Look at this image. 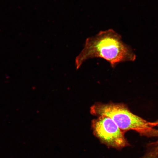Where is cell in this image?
Masks as SVG:
<instances>
[{"instance_id": "6da1fadb", "label": "cell", "mask_w": 158, "mask_h": 158, "mask_svg": "<svg viewBox=\"0 0 158 158\" xmlns=\"http://www.w3.org/2000/svg\"><path fill=\"white\" fill-rule=\"evenodd\" d=\"M128 55V49L120 40L119 35L109 30L86 40L84 49L76 57L75 64L78 69L88 59L100 58L114 65L124 60Z\"/></svg>"}, {"instance_id": "7a4b0ae2", "label": "cell", "mask_w": 158, "mask_h": 158, "mask_svg": "<svg viewBox=\"0 0 158 158\" xmlns=\"http://www.w3.org/2000/svg\"><path fill=\"white\" fill-rule=\"evenodd\" d=\"M90 112L95 115L111 118L124 132L133 130L143 135L158 136V130L154 128L155 123L132 113L123 104L97 102L91 107Z\"/></svg>"}, {"instance_id": "3957f363", "label": "cell", "mask_w": 158, "mask_h": 158, "mask_svg": "<svg viewBox=\"0 0 158 158\" xmlns=\"http://www.w3.org/2000/svg\"><path fill=\"white\" fill-rule=\"evenodd\" d=\"M95 133L107 145L116 148H121L129 145L124 135V132L111 118L99 116L92 122Z\"/></svg>"}, {"instance_id": "277c9868", "label": "cell", "mask_w": 158, "mask_h": 158, "mask_svg": "<svg viewBox=\"0 0 158 158\" xmlns=\"http://www.w3.org/2000/svg\"><path fill=\"white\" fill-rule=\"evenodd\" d=\"M143 158H155L152 154L149 153Z\"/></svg>"}, {"instance_id": "5b68a950", "label": "cell", "mask_w": 158, "mask_h": 158, "mask_svg": "<svg viewBox=\"0 0 158 158\" xmlns=\"http://www.w3.org/2000/svg\"><path fill=\"white\" fill-rule=\"evenodd\" d=\"M155 123V124L156 126H158V123H156H156Z\"/></svg>"}, {"instance_id": "8992f818", "label": "cell", "mask_w": 158, "mask_h": 158, "mask_svg": "<svg viewBox=\"0 0 158 158\" xmlns=\"http://www.w3.org/2000/svg\"><path fill=\"white\" fill-rule=\"evenodd\" d=\"M157 122V123H158V121Z\"/></svg>"}]
</instances>
